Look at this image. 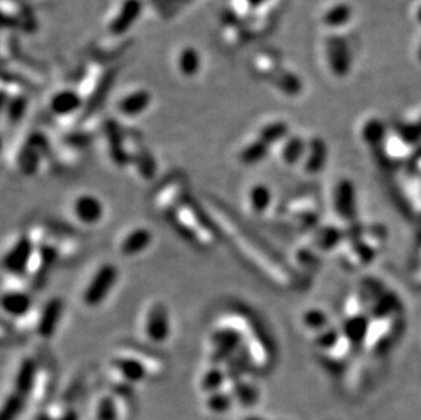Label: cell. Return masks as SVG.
Listing matches in <instances>:
<instances>
[{
	"label": "cell",
	"instance_id": "6da1fadb",
	"mask_svg": "<svg viewBox=\"0 0 421 420\" xmlns=\"http://www.w3.org/2000/svg\"><path fill=\"white\" fill-rule=\"evenodd\" d=\"M246 340V333L233 325H222L213 330L210 336L212 353L210 363L213 365H226L231 359H233L243 347Z\"/></svg>",
	"mask_w": 421,
	"mask_h": 420
},
{
	"label": "cell",
	"instance_id": "7a4b0ae2",
	"mask_svg": "<svg viewBox=\"0 0 421 420\" xmlns=\"http://www.w3.org/2000/svg\"><path fill=\"white\" fill-rule=\"evenodd\" d=\"M37 244L32 235H21L3 256V268L13 277L29 274L36 258Z\"/></svg>",
	"mask_w": 421,
	"mask_h": 420
},
{
	"label": "cell",
	"instance_id": "3957f363",
	"mask_svg": "<svg viewBox=\"0 0 421 420\" xmlns=\"http://www.w3.org/2000/svg\"><path fill=\"white\" fill-rule=\"evenodd\" d=\"M117 278H119V271L116 265L110 262L103 263L96 271V273L93 274L91 281L88 283L86 288L82 293L83 305L92 309L100 306L110 295Z\"/></svg>",
	"mask_w": 421,
	"mask_h": 420
},
{
	"label": "cell",
	"instance_id": "277c9868",
	"mask_svg": "<svg viewBox=\"0 0 421 420\" xmlns=\"http://www.w3.org/2000/svg\"><path fill=\"white\" fill-rule=\"evenodd\" d=\"M145 336L153 344H163L171 336L169 311L163 302H154L146 312Z\"/></svg>",
	"mask_w": 421,
	"mask_h": 420
},
{
	"label": "cell",
	"instance_id": "5b68a950",
	"mask_svg": "<svg viewBox=\"0 0 421 420\" xmlns=\"http://www.w3.org/2000/svg\"><path fill=\"white\" fill-rule=\"evenodd\" d=\"M112 367L119 377L129 385L144 382L149 375V367L141 353H122L112 359Z\"/></svg>",
	"mask_w": 421,
	"mask_h": 420
},
{
	"label": "cell",
	"instance_id": "8992f818",
	"mask_svg": "<svg viewBox=\"0 0 421 420\" xmlns=\"http://www.w3.org/2000/svg\"><path fill=\"white\" fill-rule=\"evenodd\" d=\"M63 311H64L63 300L60 297H51L44 305V307L41 309L37 317L36 327H35L37 336L44 340L52 339L60 325Z\"/></svg>",
	"mask_w": 421,
	"mask_h": 420
},
{
	"label": "cell",
	"instance_id": "52a82bcc",
	"mask_svg": "<svg viewBox=\"0 0 421 420\" xmlns=\"http://www.w3.org/2000/svg\"><path fill=\"white\" fill-rule=\"evenodd\" d=\"M105 209L101 200L93 194H81L73 202V215L83 225H96L104 217Z\"/></svg>",
	"mask_w": 421,
	"mask_h": 420
},
{
	"label": "cell",
	"instance_id": "ba28073f",
	"mask_svg": "<svg viewBox=\"0 0 421 420\" xmlns=\"http://www.w3.org/2000/svg\"><path fill=\"white\" fill-rule=\"evenodd\" d=\"M33 309V299L19 288L6 290L1 295V310L14 321L26 318Z\"/></svg>",
	"mask_w": 421,
	"mask_h": 420
},
{
	"label": "cell",
	"instance_id": "9c48e42d",
	"mask_svg": "<svg viewBox=\"0 0 421 420\" xmlns=\"http://www.w3.org/2000/svg\"><path fill=\"white\" fill-rule=\"evenodd\" d=\"M144 10L141 0H123L116 16L110 22V32L115 36L126 35L137 23Z\"/></svg>",
	"mask_w": 421,
	"mask_h": 420
},
{
	"label": "cell",
	"instance_id": "30bf717a",
	"mask_svg": "<svg viewBox=\"0 0 421 420\" xmlns=\"http://www.w3.org/2000/svg\"><path fill=\"white\" fill-rule=\"evenodd\" d=\"M37 377H38V365L33 358H25L19 363L16 378H14V393L29 400L30 395L35 390Z\"/></svg>",
	"mask_w": 421,
	"mask_h": 420
},
{
	"label": "cell",
	"instance_id": "8fae6325",
	"mask_svg": "<svg viewBox=\"0 0 421 420\" xmlns=\"http://www.w3.org/2000/svg\"><path fill=\"white\" fill-rule=\"evenodd\" d=\"M153 242V232L146 227H137L122 239L119 251L122 256H137L145 253Z\"/></svg>",
	"mask_w": 421,
	"mask_h": 420
},
{
	"label": "cell",
	"instance_id": "7c38bea8",
	"mask_svg": "<svg viewBox=\"0 0 421 420\" xmlns=\"http://www.w3.org/2000/svg\"><path fill=\"white\" fill-rule=\"evenodd\" d=\"M82 104H83V100L78 91L73 89H63V91H55L52 94L50 100V110L59 118H66L81 110Z\"/></svg>",
	"mask_w": 421,
	"mask_h": 420
},
{
	"label": "cell",
	"instance_id": "4fadbf2b",
	"mask_svg": "<svg viewBox=\"0 0 421 420\" xmlns=\"http://www.w3.org/2000/svg\"><path fill=\"white\" fill-rule=\"evenodd\" d=\"M151 93L146 89H137L129 91L117 103V110L127 118L141 116L151 106Z\"/></svg>",
	"mask_w": 421,
	"mask_h": 420
},
{
	"label": "cell",
	"instance_id": "5bb4252c",
	"mask_svg": "<svg viewBox=\"0 0 421 420\" xmlns=\"http://www.w3.org/2000/svg\"><path fill=\"white\" fill-rule=\"evenodd\" d=\"M44 140L35 137L28 145L21 149L18 154V165L21 172L25 175H35L40 169L44 153Z\"/></svg>",
	"mask_w": 421,
	"mask_h": 420
},
{
	"label": "cell",
	"instance_id": "9a60e30c",
	"mask_svg": "<svg viewBox=\"0 0 421 420\" xmlns=\"http://www.w3.org/2000/svg\"><path fill=\"white\" fill-rule=\"evenodd\" d=\"M247 202L250 209L258 215L262 216L265 215L273 202V194L269 186L263 184V183H257L254 186L250 187L248 194H247Z\"/></svg>",
	"mask_w": 421,
	"mask_h": 420
},
{
	"label": "cell",
	"instance_id": "2e32d148",
	"mask_svg": "<svg viewBox=\"0 0 421 420\" xmlns=\"http://www.w3.org/2000/svg\"><path fill=\"white\" fill-rule=\"evenodd\" d=\"M178 70L184 78H194L197 76L202 69L201 52L191 45L182 48L178 55Z\"/></svg>",
	"mask_w": 421,
	"mask_h": 420
},
{
	"label": "cell",
	"instance_id": "e0dca14e",
	"mask_svg": "<svg viewBox=\"0 0 421 420\" xmlns=\"http://www.w3.org/2000/svg\"><path fill=\"white\" fill-rule=\"evenodd\" d=\"M270 147L262 140L255 138L254 141H250L238 152V160L244 165H257L262 163L270 153Z\"/></svg>",
	"mask_w": 421,
	"mask_h": 420
},
{
	"label": "cell",
	"instance_id": "ac0fdd59",
	"mask_svg": "<svg viewBox=\"0 0 421 420\" xmlns=\"http://www.w3.org/2000/svg\"><path fill=\"white\" fill-rule=\"evenodd\" d=\"M231 393L233 395L235 402L244 408H251L259 402V390L257 386L244 378L231 382Z\"/></svg>",
	"mask_w": 421,
	"mask_h": 420
},
{
	"label": "cell",
	"instance_id": "d6986e66",
	"mask_svg": "<svg viewBox=\"0 0 421 420\" xmlns=\"http://www.w3.org/2000/svg\"><path fill=\"white\" fill-rule=\"evenodd\" d=\"M307 152V144L303 138L296 137V135H289L281 147V160L285 164H297L300 160L304 159Z\"/></svg>",
	"mask_w": 421,
	"mask_h": 420
},
{
	"label": "cell",
	"instance_id": "ffe728a7",
	"mask_svg": "<svg viewBox=\"0 0 421 420\" xmlns=\"http://www.w3.org/2000/svg\"><path fill=\"white\" fill-rule=\"evenodd\" d=\"M229 381L226 370L222 368L221 365H213L210 368H207L201 378V389L202 392H204L206 395L214 393L222 390L224 385Z\"/></svg>",
	"mask_w": 421,
	"mask_h": 420
},
{
	"label": "cell",
	"instance_id": "44dd1931",
	"mask_svg": "<svg viewBox=\"0 0 421 420\" xmlns=\"http://www.w3.org/2000/svg\"><path fill=\"white\" fill-rule=\"evenodd\" d=\"M257 137L272 147L284 142L289 137V127L285 122H270L259 128Z\"/></svg>",
	"mask_w": 421,
	"mask_h": 420
},
{
	"label": "cell",
	"instance_id": "7402d4cb",
	"mask_svg": "<svg viewBox=\"0 0 421 420\" xmlns=\"http://www.w3.org/2000/svg\"><path fill=\"white\" fill-rule=\"evenodd\" d=\"M235 399L233 395L231 392L226 390H219L214 393L207 395L206 397V408L216 415H224L226 412H229L235 404Z\"/></svg>",
	"mask_w": 421,
	"mask_h": 420
},
{
	"label": "cell",
	"instance_id": "603a6c76",
	"mask_svg": "<svg viewBox=\"0 0 421 420\" xmlns=\"http://www.w3.org/2000/svg\"><path fill=\"white\" fill-rule=\"evenodd\" d=\"M28 400H25L23 397H21L17 393H11L4 402H3V408H1V414H0V420H17L18 419L21 412L23 411L25 405H26Z\"/></svg>",
	"mask_w": 421,
	"mask_h": 420
},
{
	"label": "cell",
	"instance_id": "cb8c5ba5",
	"mask_svg": "<svg viewBox=\"0 0 421 420\" xmlns=\"http://www.w3.org/2000/svg\"><path fill=\"white\" fill-rule=\"evenodd\" d=\"M96 420H119V407L113 396H103L97 402Z\"/></svg>",
	"mask_w": 421,
	"mask_h": 420
},
{
	"label": "cell",
	"instance_id": "d4e9b609",
	"mask_svg": "<svg viewBox=\"0 0 421 420\" xmlns=\"http://www.w3.org/2000/svg\"><path fill=\"white\" fill-rule=\"evenodd\" d=\"M323 145L318 141H313L312 144L307 145V152L304 156V169L310 174H315L321 169L323 163Z\"/></svg>",
	"mask_w": 421,
	"mask_h": 420
},
{
	"label": "cell",
	"instance_id": "484cf974",
	"mask_svg": "<svg viewBox=\"0 0 421 420\" xmlns=\"http://www.w3.org/2000/svg\"><path fill=\"white\" fill-rule=\"evenodd\" d=\"M28 108V100L23 96H18L11 98L8 103H4V110H6V115L8 118L10 122L16 123L21 120L26 112Z\"/></svg>",
	"mask_w": 421,
	"mask_h": 420
},
{
	"label": "cell",
	"instance_id": "4316f807",
	"mask_svg": "<svg viewBox=\"0 0 421 420\" xmlns=\"http://www.w3.org/2000/svg\"><path fill=\"white\" fill-rule=\"evenodd\" d=\"M303 324L311 329H321L325 325V317L321 311L310 310L304 312Z\"/></svg>",
	"mask_w": 421,
	"mask_h": 420
},
{
	"label": "cell",
	"instance_id": "83f0119b",
	"mask_svg": "<svg viewBox=\"0 0 421 420\" xmlns=\"http://www.w3.org/2000/svg\"><path fill=\"white\" fill-rule=\"evenodd\" d=\"M56 420H78V414L74 411L73 408H69L59 416V419Z\"/></svg>",
	"mask_w": 421,
	"mask_h": 420
},
{
	"label": "cell",
	"instance_id": "f1b7e54d",
	"mask_svg": "<svg viewBox=\"0 0 421 420\" xmlns=\"http://www.w3.org/2000/svg\"><path fill=\"white\" fill-rule=\"evenodd\" d=\"M246 1L248 3V6H250V7H258V6L263 4L266 0H246Z\"/></svg>",
	"mask_w": 421,
	"mask_h": 420
},
{
	"label": "cell",
	"instance_id": "f546056e",
	"mask_svg": "<svg viewBox=\"0 0 421 420\" xmlns=\"http://www.w3.org/2000/svg\"><path fill=\"white\" fill-rule=\"evenodd\" d=\"M36 420H56L51 416V415H48V414H40L38 416H37Z\"/></svg>",
	"mask_w": 421,
	"mask_h": 420
},
{
	"label": "cell",
	"instance_id": "4dcf8cb0",
	"mask_svg": "<svg viewBox=\"0 0 421 420\" xmlns=\"http://www.w3.org/2000/svg\"><path fill=\"white\" fill-rule=\"evenodd\" d=\"M243 420H266L265 418H262V416H258V415H248V416H246Z\"/></svg>",
	"mask_w": 421,
	"mask_h": 420
}]
</instances>
